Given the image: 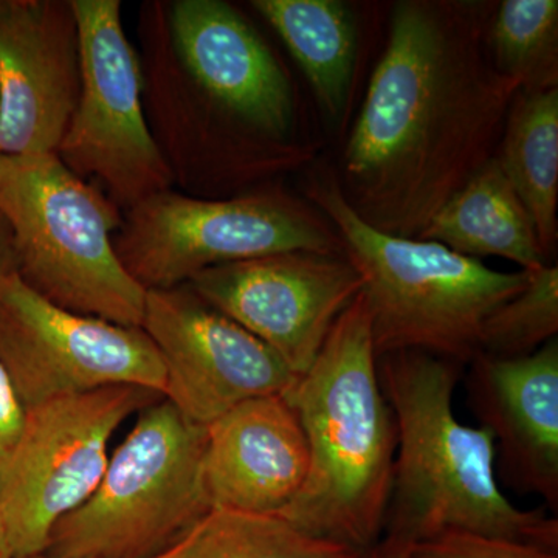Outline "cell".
Returning a JSON list of instances; mask_svg holds the SVG:
<instances>
[{"mask_svg":"<svg viewBox=\"0 0 558 558\" xmlns=\"http://www.w3.org/2000/svg\"><path fill=\"white\" fill-rule=\"evenodd\" d=\"M492 3L400 0L347 146L339 186L373 229L418 240L497 153L519 87L488 58Z\"/></svg>","mask_w":558,"mask_h":558,"instance_id":"obj_1","label":"cell"},{"mask_svg":"<svg viewBox=\"0 0 558 558\" xmlns=\"http://www.w3.org/2000/svg\"><path fill=\"white\" fill-rule=\"evenodd\" d=\"M462 368L417 351L377 359L398 429L384 537L413 546L458 531L558 550L557 519L515 508L498 487L492 433L454 416Z\"/></svg>","mask_w":558,"mask_h":558,"instance_id":"obj_2","label":"cell"},{"mask_svg":"<svg viewBox=\"0 0 558 558\" xmlns=\"http://www.w3.org/2000/svg\"><path fill=\"white\" fill-rule=\"evenodd\" d=\"M286 398L303 425L311 462L300 494L278 517L312 538L365 554L384 538L398 429L362 292Z\"/></svg>","mask_w":558,"mask_h":558,"instance_id":"obj_3","label":"cell"},{"mask_svg":"<svg viewBox=\"0 0 558 558\" xmlns=\"http://www.w3.org/2000/svg\"><path fill=\"white\" fill-rule=\"evenodd\" d=\"M306 194L362 277L377 359L417 351L469 365L486 319L526 288V270H492L438 242L373 229L349 207L333 174L312 179Z\"/></svg>","mask_w":558,"mask_h":558,"instance_id":"obj_4","label":"cell"},{"mask_svg":"<svg viewBox=\"0 0 558 558\" xmlns=\"http://www.w3.org/2000/svg\"><path fill=\"white\" fill-rule=\"evenodd\" d=\"M0 215L28 288L62 310L142 328L146 290L113 247L123 213L57 154H0Z\"/></svg>","mask_w":558,"mask_h":558,"instance_id":"obj_5","label":"cell"},{"mask_svg":"<svg viewBox=\"0 0 558 558\" xmlns=\"http://www.w3.org/2000/svg\"><path fill=\"white\" fill-rule=\"evenodd\" d=\"M207 427L167 399L140 411L78 509L51 529L50 558H157L189 538L211 512L204 481Z\"/></svg>","mask_w":558,"mask_h":558,"instance_id":"obj_6","label":"cell"},{"mask_svg":"<svg viewBox=\"0 0 558 558\" xmlns=\"http://www.w3.org/2000/svg\"><path fill=\"white\" fill-rule=\"evenodd\" d=\"M113 247L145 290L178 288L209 267L275 253L344 255L329 220L279 189L227 201L161 191L124 211Z\"/></svg>","mask_w":558,"mask_h":558,"instance_id":"obj_7","label":"cell"},{"mask_svg":"<svg viewBox=\"0 0 558 558\" xmlns=\"http://www.w3.org/2000/svg\"><path fill=\"white\" fill-rule=\"evenodd\" d=\"M163 396L121 385L49 400L25 411L0 461V513L14 557L43 554L51 529L98 487L117 428Z\"/></svg>","mask_w":558,"mask_h":558,"instance_id":"obj_8","label":"cell"},{"mask_svg":"<svg viewBox=\"0 0 558 558\" xmlns=\"http://www.w3.org/2000/svg\"><path fill=\"white\" fill-rule=\"evenodd\" d=\"M81 39L78 105L57 150L78 178L94 179L120 211L171 190L174 172L150 134L142 70L120 0H72Z\"/></svg>","mask_w":558,"mask_h":558,"instance_id":"obj_9","label":"cell"},{"mask_svg":"<svg viewBox=\"0 0 558 558\" xmlns=\"http://www.w3.org/2000/svg\"><path fill=\"white\" fill-rule=\"evenodd\" d=\"M0 365L22 409L131 385L163 396L167 376L142 328L54 306L16 271L0 281Z\"/></svg>","mask_w":558,"mask_h":558,"instance_id":"obj_10","label":"cell"},{"mask_svg":"<svg viewBox=\"0 0 558 558\" xmlns=\"http://www.w3.org/2000/svg\"><path fill=\"white\" fill-rule=\"evenodd\" d=\"M142 329L165 366L163 399L201 427L250 399L286 395L299 380L266 343L189 284L146 290Z\"/></svg>","mask_w":558,"mask_h":558,"instance_id":"obj_11","label":"cell"},{"mask_svg":"<svg viewBox=\"0 0 558 558\" xmlns=\"http://www.w3.org/2000/svg\"><path fill=\"white\" fill-rule=\"evenodd\" d=\"M189 286L301 377L363 281L344 255L284 252L209 267Z\"/></svg>","mask_w":558,"mask_h":558,"instance_id":"obj_12","label":"cell"},{"mask_svg":"<svg viewBox=\"0 0 558 558\" xmlns=\"http://www.w3.org/2000/svg\"><path fill=\"white\" fill-rule=\"evenodd\" d=\"M80 92L72 0H0V154H57Z\"/></svg>","mask_w":558,"mask_h":558,"instance_id":"obj_13","label":"cell"},{"mask_svg":"<svg viewBox=\"0 0 558 558\" xmlns=\"http://www.w3.org/2000/svg\"><path fill=\"white\" fill-rule=\"evenodd\" d=\"M171 33L191 78L220 110L264 137H288L295 120L288 75L240 11L220 0H179Z\"/></svg>","mask_w":558,"mask_h":558,"instance_id":"obj_14","label":"cell"},{"mask_svg":"<svg viewBox=\"0 0 558 558\" xmlns=\"http://www.w3.org/2000/svg\"><path fill=\"white\" fill-rule=\"evenodd\" d=\"M465 389L510 487L558 509V340L520 359L478 354Z\"/></svg>","mask_w":558,"mask_h":558,"instance_id":"obj_15","label":"cell"},{"mask_svg":"<svg viewBox=\"0 0 558 558\" xmlns=\"http://www.w3.org/2000/svg\"><path fill=\"white\" fill-rule=\"evenodd\" d=\"M310 446L286 395L234 407L207 427L202 481L211 510L281 515L310 473Z\"/></svg>","mask_w":558,"mask_h":558,"instance_id":"obj_16","label":"cell"},{"mask_svg":"<svg viewBox=\"0 0 558 558\" xmlns=\"http://www.w3.org/2000/svg\"><path fill=\"white\" fill-rule=\"evenodd\" d=\"M418 240L468 258L508 259L526 271L550 264L534 220L495 156L433 216Z\"/></svg>","mask_w":558,"mask_h":558,"instance_id":"obj_17","label":"cell"},{"mask_svg":"<svg viewBox=\"0 0 558 558\" xmlns=\"http://www.w3.org/2000/svg\"><path fill=\"white\" fill-rule=\"evenodd\" d=\"M310 81L319 108L332 120L347 109L357 61V28L339 0H253Z\"/></svg>","mask_w":558,"mask_h":558,"instance_id":"obj_18","label":"cell"},{"mask_svg":"<svg viewBox=\"0 0 558 558\" xmlns=\"http://www.w3.org/2000/svg\"><path fill=\"white\" fill-rule=\"evenodd\" d=\"M495 159L534 220L550 260L558 238V87L517 92Z\"/></svg>","mask_w":558,"mask_h":558,"instance_id":"obj_19","label":"cell"},{"mask_svg":"<svg viewBox=\"0 0 558 558\" xmlns=\"http://www.w3.org/2000/svg\"><path fill=\"white\" fill-rule=\"evenodd\" d=\"M488 58L519 90L558 87L557 0H505L486 32Z\"/></svg>","mask_w":558,"mask_h":558,"instance_id":"obj_20","label":"cell"},{"mask_svg":"<svg viewBox=\"0 0 558 558\" xmlns=\"http://www.w3.org/2000/svg\"><path fill=\"white\" fill-rule=\"evenodd\" d=\"M312 538L278 515L211 510L191 532L180 558H360Z\"/></svg>","mask_w":558,"mask_h":558,"instance_id":"obj_21","label":"cell"},{"mask_svg":"<svg viewBox=\"0 0 558 558\" xmlns=\"http://www.w3.org/2000/svg\"><path fill=\"white\" fill-rule=\"evenodd\" d=\"M558 333V269L529 271L526 288L506 301L486 319L480 354L494 359H520L534 354Z\"/></svg>","mask_w":558,"mask_h":558,"instance_id":"obj_22","label":"cell"},{"mask_svg":"<svg viewBox=\"0 0 558 558\" xmlns=\"http://www.w3.org/2000/svg\"><path fill=\"white\" fill-rule=\"evenodd\" d=\"M410 558H558V550L450 531L411 546Z\"/></svg>","mask_w":558,"mask_h":558,"instance_id":"obj_23","label":"cell"},{"mask_svg":"<svg viewBox=\"0 0 558 558\" xmlns=\"http://www.w3.org/2000/svg\"><path fill=\"white\" fill-rule=\"evenodd\" d=\"M24 416L25 410L11 387L5 369L0 365V461L20 435Z\"/></svg>","mask_w":558,"mask_h":558,"instance_id":"obj_24","label":"cell"},{"mask_svg":"<svg viewBox=\"0 0 558 558\" xmlns=\"http://www.w3.org/2000/svg\"><path fill=\"white\" fill-rule=\"evenodd\" d=\"M16 271V255H14L13 236L5 219L0 215V281Z\"/></svg>","mask_w":558,"mask_h":558,"instance_id":"obj_25","label":"cell"},{"mask_svg":"<svg viewBox=\"0 0 558 558\" xmlns=\"http://www.w3.org/2000/svg\"><path fill=\"white\" fill-rule=\"evenodd\" d=\"M411 545L384 537L360 558H410Z\"/></svg>","mask_w":558,"mask_h":558,"instance_id":"obj_26","label":"cell"},{"mask_svg":"<svg viewBox=\"0 0 558 558\" xmlns=\"http://www.w3.org/2000/svg\"><path fill=\"white\" fill-rule=\"evenodd\" d=\"M0 558H16L13 548H11L9 532H7L5 523H3L2 513H0Z\"/></svg>","mask_w":558,"mask_h":558,"instance_id":"obj_27","label":"cell"},{"mask_svg":"<svg viewBox=\"0 0 558 558\" xmlns=\"http://www.w3.org/2000/svg\"><path fill=\"white\" fill-rule=\"evenodd\" d=\"M186 542H189V538L183 539V542L180 543V545L175 546V548L168 550L167 554H163V556H160L157 558H180V557H182L183 550H185ZM22 558H50V557H47L46 554H36V556L22 557Z\"/></svg>","mask_w":558,"mask_h":558,"instance_id":"obj_28","label":"cell"}]
</instances>
